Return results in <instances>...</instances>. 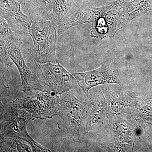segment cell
Instances as JSON below:
<instances>
[{
    "mask_svg": "<svg viewBox=\"0 0 152 152\" xmlns=\"http://www.w3.org/2000/svg\"><path fill=\"white\" fill-rule=\"evenodd\" d=\"M72 74L88 98L89 90L99 85L116 84L124 88L129 83L121 69L119 60L114 50L107 52L100 67L89 72Z\"/></svg>",
    "mask_w": 152,
    "mask_h": 152,
    "instance_id": "1",
    "label": "cell"
},
{
    "mask_svg": "<svg viewBox=\"0 0 152 152\" xmlns=\"http://www.w3.org/2000/svg\"><path fill=\"white\" fill-rule=\"evenodd\" d=\"M92 107L90 100L83 102L73 95L65 93L61 99L58 127L65 129L80 142L84 137L85 125Z\"/></svg>",
    "mask_w": 152,
    "mask_h": 152,
    "instance_id": "2",
    "label": "cell"
},
{
    "mask_svg": "<svg viewBox=\"0 0 152 152\" xmlns=\"http://www.w3.org/2000/svg\"><path fill=\"white\" fill-rule=\"evenodd\" d=\"M29 34L34 42L29 53L33 59L39 64L58 63L56 55L58 35L57 28L50 20L33 22Z\"/></svg>",
    "mask_w": 152,
    "mask_h": 152,
    "instance_id": "3",
    "label": "cell"
},
{
    "mask_svg": "<svg viewBox=\"0 0 152 152\" xmlns=\"http://www.w3.org/2000/svg\"><path fill=\"white\" fill-rule=\"evenodd\" d=\"M31 66L44 91L61 95L79 86L72 73L68 72L59 63L39 64L34 60Z\"/></svg>",
    "mask_w": 152,
    "mask_h": 152,
    "instance_id": "4",
    "label": "cell"
},
{
    "mask_svg": "<svg viewBox=\"0 0 152 152\" xmlns=\"http://www.w3.org/2000/svg\"><path fill=\"white\" fill-rule=\"evenodd\" d=\"M0 108V138L24 139L33 143L39 144L27 132L28 124L34 118L29 112L12 102L3 104L1 102Z\"/></svg>",
    "mask_w": 152,
    "mask_h": 152,
    "instance_id": "5",
    "label": "cell"
},
{
    "mask_svg": "<svg viewBox=\"0 0 152 152\" xmlns=\"http://www.w3.org/2000/svg\"><path fill=\"white\" fill-rule=\"evenodd\" d=\"M32 97L17 99L12 102L29 112L34 118L42 120L58 115L61 99L51 91H40Z\"/></svg>",
    "mask_w": 152,
    "mask_h": 152,
    "instance_id": "6",
    "label": "cell"
},
{
    "mask_svg": "<svg viewBox=\"0 0 152 152\" xmlns=\"http://www.w3.org/2000/svg\"><path fill=\"white\" fill-rule=\"evenodd\" d=\"M108 107V113L122 115H134L140 105V100L135 93L124 89L115 84L102 87Z\"/></svg>",
    "mask_w": 152,
    "mask_h": 152,
    "instance_id": "7",
    "label": "cell"
},
{
    "mask_svg": "<svg viewBox=\"0 0 152 152\" xmlns=\"http://www.w3.org/2000/svg\"><path fill=\"white\" fill-rule=\"evenodd\" d=\"M128 23L121 8L109 3L102 7L100 16L92 24L91 37L97 39L113 37Z\"/></svg>",
    "mask_w": 152,
    "mask_h": 152,
    "instance_id": "8",
    "label": "cell"
},
{
    "mask_svg": "<svg viewBox=\"0 0 152 152\" xmlns=\"http://www.w3.org/2000/svg\"><path fill=\"white\" fill-rule=\"evenodd\" d=\"M10 57L18 70L21 80V89L24 92L39 91H44L42 87L38 83L32 69L27 65L20 50L23 42L19 34L14 32L10 39Z\"/></svg>",
    "mask_w": 152,
    "mask_h": 152,
    "instance_id": "9",
    "label": "cell"
},
{
    "mask_svg": "<svg viewBox=\"0 0 152 152\" xmlns=\"http://www.w3.org/2000/svg\"><path fill=\"white\" fill-rule=\"evenodd\" d=\"M109 127L113 143L125 147H134L136 137L138 136V126L124 118L107 113Z\"/></svg>",
    "mask_w": 152,
    "mask_h": 152,
    "instance_id": "10",
    "label": "cell"
},
{
    "mask_svg": "<svg viewBox=\"0 0 152 152\" xmlns=\"http://www.w3.org/2000/svg\"><path fill=\"white\" fill-rule=\"evenodd\" d=\"M100 88V87L96 88L88 95L92 107L85 125L84 137L91 131L101 128L107 115L108 107L105 97L102 89Z\"/></svg>",
    "mask_w": 152,
    "mask_h": 152,
    "instance_id": "11",
    "label": "cell"
},
{
    "mask_svg": "<svg viewBox=\"0 0 152 152\" xmlns=\"http://www.w3.org/2000/svg\"><path fill=\"white\" fill-rule=\"evenodd\" d=\"M102 7H92L89 0H84L75 13L68 20L57 27L58 35L62 34L68 30L75 26L85 23H94L102 13Z\"/></svg>",
    "mask_w": 152,
    "mask_h": 152,
    "instance_id": "12",
    "label": "cell"
},
{
    "mask_svg": "<svg viewBox=\"0 0 152 152\" xmlns=\"http://www.w3.org/2000/svg\"><path fill=\"white\" fill-rule=\"evenodd\" d=\"M54 0H26L25 7L33 22L50 20Z\"/></svg>",
    "mask_w": 152,
    "mask_h": 152,
    "instance_id": "13",
    "label": "cell"
},
{
    "mask_svg": "<svg viewBox=\"0 0 152 152\" xmlns=\"http://www.w3.org/2000/svg\"><path fill=\"white\" fill-rule=\"evenodd\" d=\"M1 152H51L39 144H34L24 139L0 138Z\"/></svg>",
    "mask_w": 152,
    "mask_h": 152,
    "instance_id": "14",
    "label": "cell"
},
{
    "mask_svg": "<svg viewBox=\"0 0 152 152\" xmlns=\"http://www.w3.org/2000/svg\"><path fill=\"white\" fill-rule=\"evenodd\" d=\"M78 7L73 0H54L50 20L57 28L68 20L76 12Z\"/></svg>",
    "mask_w": 152,
    "mask_h": 152,
    "instance_id": "15",
    "label": "cell"
},
{
    "mask_svg": "<svg viewBox=\"0 0 152 152\" xmlns=\"http://www.w3.org/2000/svg\"><path fill=\"white\" fill-rule=\"evenodd\" d=\"M0 14L1 17L7 21L14 32L23 34H28L33 21L27 16L12 13L2 8H0Z\"/></svg>",
    "mask_w": 152,
    "mask_h": 152,
    "instance_id": "16",
    "label": "cell"
},
{
    "mask_svg": "<svg viewBox=\"0 0 152 152\" xmlns=\"http://www.w3.org/2000/svg\"><path fill=\"white\" fill-rule=\"evenodd\" d=\"M122 10L125 18L129 23L148 11L152 10V0H134L124 3Z\"/></svg>",
    "mask_w": 152,
    "mask_h": 152,
    "instance_id": "17",
    "label": "cell"
},
{
    "mask_svg": "<svg viewBox=\"0 0 152 152\" xmlns=\"http://www.w3.org/2000/svg\"><path fill=\"white\" fill-rule=\"evenodd\" d=\"M13 33L11 35L7 37H0L1 72L4 74L8 71L9 68L12 64V61L10 57V39Z\"/></svg>",
    "mask_w": 152,
    "mask_h": 152,
    "instance_id": "18",
    "label": "cell"
},
{
    "mask_svg": "<svg viewBox=\"0 0 152 152\" xmlns=\"http://www.w3.org/2000/svg\"><path fill=\"white\" fill-rule=\"evenodd\" d=\"M21 3L18 0H0L1 8L12 13L22 16H26L21 10Z\"/></svg>",
    "mask_w": 152,
    "mask_h": 152,
    "instance_id": "19",
    "label": "cell"
},
{
    "mask_svg": "<svg viewBox=\"0 0 152 152\" xmlns=\"http://www.w3.org/2000/svg\"><path fill=\"white\" fill-rule=\"evenodd\" d=\"M14 31L6 20L1 17L0 18V37H7L11 35Z\"/></svg>",
    "mask_w": 152,
    "mask_h": 152,
    "instance_id": "20",
    "label": "cell"
},
{
    "mask_svg": "<svg viewBox=\"0 0 152 152\" xmlns=\"http://www.w3.org/2000/svg\"><path fill=\"white\" fill-rule=\"evenodd\" d=\"M10 88L7 83V80L4 74L1 72V93L4 95H8L10 94Z\"/></svg>",
    "mask_w": 152,
    "mask_h": 152,
    "instance_id": "21",
    "label": "cell"
},
{
    "mask_svg": "<svg viewBox=\"0 0 152 152\" xmlns=\"http://www.w3.org/2000/svg\"><path fill=\"white\" fill-rule=\"evenodd\" d=\"M130 1L131 0H116L110 3V4H111L114 7H121L124 3Z\"/></svg>",
    "mask_w": 152,
    "mask_h": 152,
    "instance_id": "22",
    "label": "cell"
},
{
    "mask_svg": "<svg viewBox=\"0 0 152 152\" xmlns=\"http://www.w3.org/2000/svg\"><path fill=\"white\" fill-rule=\"evenodd\" d=\"M18 1L19 2H20L22 4V3H24V2L26 0H18Z\"/></svg>",
    "mask_w": 152,
    "mask_h": 152,
    "instance_id": "23",
    "label": "cell"
},
{
    "mask_svg": "<svg viewBox=\"0 0 152 152\" xmlns=\"http://www.w3.org/2000/svg\"><path fill=\"white\" fill-rule=\"evenodd\" d=\"M147 99H152V96H151L150 97L147 98Z\"/></svg>",
    "mask_w": 152,
    "mask_h": 152,
    "instance_id": "24",
    "label": "cell"
}]
</instances>
